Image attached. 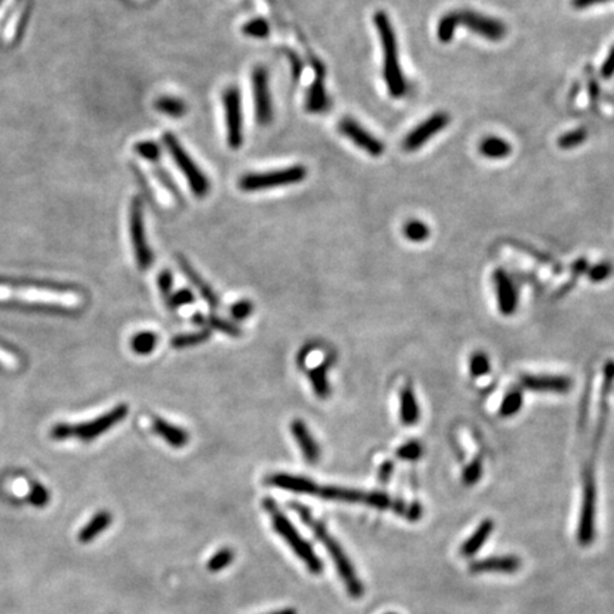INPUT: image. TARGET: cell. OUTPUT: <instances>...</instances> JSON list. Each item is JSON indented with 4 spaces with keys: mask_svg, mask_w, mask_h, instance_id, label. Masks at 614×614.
Instances as JSON below:
<instances>
[{
    "mask_svg": "<svg viewBox=\"0 0 614 614\" xmlns=\"http://www.w3.org/2000/svg\"><path fill=\"white\" fill-rule=\"evenodd\" d=\"M292 508L299 513V516L302 518V521L313 531V533L316 535V538L324 545L326 551L330 553L337 573L342 578L349 595L354 599H359L364 595V588L354 570L353 563L350 562L349 556L346 555V552L343 551V548L339 545V542L329 533L327 528L320 522L316 521L313 518V515L310 513L309 509H306L302 505H292Z\"/></svg>",
    "mask_w": 614,
    "mask_h": 614,
    "instance_id": "cell-1",
    "label": "cell"
},
{
    "mask_svg": "<svg viewBox=\"0 0 614 614\" xmlns=\"http://www.w3.org/2000/svg\"><path fill=\"white\" fill-rule=\"evenodd\" d=\"M374 26L379 31L382 50H383V74L389 93L394 98H401L407 93V83L400 64V50L394 27L389 14L383 10L377 11L373 17Z\"/></svg>",
    "mask_w": 614,
    "mask_h": 614,
    "instance_id": "cell-2",
    "label": "cell"
},
{
    "mask_svg": "<svg viewBox=\"0 0 614 614\" xmlns=\"http://www.w3.org/2000/svg\"><path fill=\"white\" fill-rule=\"evenodd\" d=\"M263 506L266 512L270 515L272 526L275 531L289 543L292 551L299 556V559L307 566L309 572L313 575H320L323 572V563L312 549L310 543H307L300 533L296 531V528L292 525V522L280 512L277 505L272 499H266L263 502Z\"/></svg>",
    "mask_w": 614,
    "mask_h": 614,
    "instance_id": "cell-3",
    "label": "cell"
},
{
    "mask_svg": "<svg viewBox=\"0 0 614 614\" xmlns=\"http://www.w3.org/2000/svg\"><path fill=\"white\" fill-rule=\"evenodd\" d=\"M128 415V407L126 404H120L104 415L97 416L93 421L83 422L78 425L70 424H57L51 429V436L54 439H67V438H80L81 441H93L97 436L106 434L114 425L120 424Z\"/></svg>",
    "mask_w": 614,
    "mask_h": 614,
    "instance_id": "cell-4",
    "label": "cell"
},
{
    "mask_svg": "<svg viewBox=\"0 0 614 614\" xmlns=\"http://www.w3.org/2000/svg\"><path fill=\"white\" fill-rule=\"evenodd\" d=\"M163 141L174 163L177 164L178 170L185 177L193 194L198 198H205L210 190V184L203 170L197 165V163L185 151V148L181 145V143L173 133H165Z\"/></svg>",
    "mask_w": 614,
    "mask_h": 614,
    "instance_id": "cell-5",
    "label": "cell"
},
{
    "mask_svg": "<svg viewBox=\"0 0 614 614\" xmlns=\"http://www.w3.org/2000/svg\"><path fill=\"white\" fill-rule=\"evenodd\" d=\"M306 177H307L306 167L292 165L287 168L269 171V173L246 174L239 180L237 187L245 193H256V191L296 185L305 181Z\"/></svg>",
    "mask_w": 614,
    "mask_h": 614,
    "instance_id": "cell-6",
    "label": "cell"
},
{
    "mask_svg": "<svg viewBox=\"0 0 614 614\" xmlns=\"http://www.w3.org/2000/svg\"><path fill=\"white\" fill-rule=\"evenodd\" d=\"M225 123H226V141L232 150H239L243 144V110L240 90L235 86L227 87L222 96Z\"/></svg>",
    "mask_w": 614,
    "mask_h": 614,
    "instance_id": "cell-7",
    "label": "cell"
},
{
    "mask_svg": "<svg viewBox=\"0 0 614 614\" xmlns=\"http://www.w3.org/2000/svg\"><path fill=\"white\" fill-rule=\"evenodd\" d=\"M130 236L135 255L137 265L141 270H147L153 266L154 255L147 240L145 226H144V210L143 204L138 198L133 200L130 208Z\"/></svg>",
    "mask_w": 614,
    "mask_h": 614,
    "instance_id": "cell-8",
    "label": "cell"
},
{
    "mask_svg": "<svg viewBox=\"0 0 614 614\" xmlns=\"http://www.w3.org/2000/svg\"><path fill=\"white\" fill-rule=\"evenodd\" d=\"M596 533V485L593 475L586 474L585 489H583V503L580 512V522L578 529L579 543L583 546L590 545L595 541Z\"/></svg>",
    "mask_w": 614,
    "mask_h": 614,
    "instance_id": "cell-9",
    "label": "cell"
},
{
    "mask_svg": "<svg viewBox=\"0 0 614 614\" xmlns=\"http://www.w3.org/2000/svg\"><path fill=\"white\" fill-rule=\"evenodd\" d=\"M456 17L459 26H465L472 33L486 40L499 41L506 34V27L501 20L485 16L482 13L474 10H458Z\"/></svg>",
    "mask_w": 614,
    "mask_h": 614,
    "instance_id": "cell-10",
    "label": "cell"
},
{
    "mask_svg": "<svg viewBox=\"0 0 614 614\" xmlns=\"http://www.w3.org/2000/svg\"><path fill=\"white\" fill-rule=\"evenodd\" d=\"M252 88L256 121L259 126L266 127L273 120V106L269 90V73L265 67L259 66L252 71Z\"/></svg>",
    "mask_w": 614,
    "mask_h": 614,
    "instance_id": "cell-11",
    "label": "cell"
},
{
    "mask_svg": "<svg viewBox=\"0 0 614 614\" xmlns=\"http://www.w3.org/2000/svg\"><path fill=\"white\" fill-rule=\"evenodd\" d=\"M337 130L342 135H344L347 140H350L354 145H357L360 150L366 151L372 157H380L384 153V144L376 138L372 133H369L364 127H362L356 120L353 118H343Z\"/></svg>",
    "mask_w": 614,
    "mask_h": 614,
    "instance_id": "cell-12",
    "label": "cell"
},
{
    "mask_svg": "<svg viewBox=\"0 0 614 614\" xmlns=\"http://www.w3.org/2000/svg\"><path fill=\"white\" fill-rule=\"evenodd\" d=\"M449 123V117L446 113H435L416 126L409 135L404 138L403 147L406 151H416L422 145H425L434 135L441 133Z\"/></svg>",
    "mask_w": 614,
    "mask_h": 614,
    "instance_id": "cell-13",
    "label": "cell"
},
{
    "mask_svg": "<svg viewBox=\"0 0 614 614\" xmlns=\"http://www.w3.org/2000/svg\"><path fill=\"white\" fill-rule=\"evenodd\" d=\"M495 287H496V297H498V306L502 314L509 316L516 312L518 307V292L511 280V277L506 275L505 270H496L495 272Z\"/></svg>",
    "mask_w": 614,
    "mask_h": 614,
    "instance_id": "cell-14",
    "label": "cell"
},
{
    "mask_svg": "<svg viewBox=\"0 0 614 614\" xmlns=\"http://www.w3.org/2000/svg\"><path fill=\"white\" fill-rule=\"evenodd\" d=\"M267 482L279 489L289 491L293 493H303V495H317L320 488V485H317L310 478L285 474V472H279L269 476Z\"/></svg>",
    "mask_w": 614,
    "mask_h": 614,
    "instance_id": "cell-15",
    "label": "cell"
},
{
    "mask_svg": "<svg viewBox=\"0 0 614 614\" xmlns=\"http://www.w3.org/2000/svg\"><path fill=\"white\" fill-rule=\"evenodd\" d=\"M290 431L303 454V458L309 464H316L320 459L322 451L319 444L310 434V429L307 428V425L302 419H293L290 424Z\"/></svg>",
    "mask_w": 614,
    "mask_h": 614,
    "instance_id": "cell-16",
    "label": "cell"
},
{
    "mask_svg": "<svg viewBox=\"0 0 614 614\" xmlns=\"http://www.w3.org/2000/svg\"><path fill=\"white\" fill-rule=\"evenodd\" d=\"M521 565L522 562L516 556H493L472 562L469 569L472 573H515Z\"/></svg>",
    "mask_w": 614,
    "mask_h": 614,
    "instance_id": "cell-17",
    "label": "cell"
},
{
    "mask_svg": "<svg viewBox=\"0 0 614 614\" xmlns=\"http://www.w3.org/2000/svg\"><path fill=\"white\" fill-rule=\"evenodd\" d=\"M522 384L532 392L542 393H568L570 390L572 382L566 377L553 376H525L522 377Z\"/></svg>",
    "mask_w": 614,
    "mask_h": 614,
    "instance_id": "cell-18",
    "label": "cell"
},
{
    "mask_svg": "<svg viewBox=\"0 0 614 614\" xmlns=\"http://www.w3.org/2000/svg\"><path fill=\"white\" fill-rule=\"evenodd\" d=\"M153 429L173 448H184L190 441V435L184 428H180L160 416L153 419Z\"/></svg>",
    "mask_w": 614,
    "mask_h": 614,
    "instance_id": "cell-19",
    "label": "cell"
},
{
    "mask_svg": "<svg viewBox=\"0 0 614 614\" xmlns=\"http://www.w3.org/2000/svg\"><path fill=\"white\" fill-rule=\"evenodd\" d=\"M178 265H180L183 273L185 275V277L200 292V295L203 296V299L209 305V307L218 309L219 307V299H218L216 293L212 290V287L201 277V275L191 266V263L185 257L178 256Z\"/></svg>",
    "mask_w": 614,
    "mask_h": 614,
    "instance_id": "cell-20",
    "label": "cell"
},
{
    "mask_svg": "<svg viewBox=\"0 0 614 614\" xmlns=\"http://www.w3.org/2000/svg\"><path fill=\"white\" fill-rule=\"evenodd\" d=\"M317 496L326 501H334V502L366 503L367 492L352 489V488H342V486H320Z\"/></svg>",
    "mask_w": 614,
    "mask_h": 614,
    "instance_id": "cell-21",
    "label": "cell"
},
{
    "mask_svg": "<svg viewBox=\"0 0 614 614\" xmlns=\"http://www.w3.org/2000/svg\"><path fill=\"white\" fill-rule=\"evenodd\" d=\"M193 323L198 324L204 329H208L209 332L215 330V332H219V333L226 334L229 337H240L242 336V330L235 323L225 320V319L215 316V314L204 316L203 313H197L193 316Z\"/></svg>",
    "mask_w": 614,
    "mask_h": 614,
    "instance_id": "cell-22",
    "label": "cell"
},
{
    "mask_svg": "<svg viewBox=\"0 0 614 614\" xmlns=\"http://www.w3.org/2000/svg\"><path fill=\"white\" fill-rule=\"evenodd\" d=\"M329 108V98L326 94L324 83H323V74L322 71L316 74V78L313 84L310 86L306 97V110L309 113H323Z\"/></svg>",
    "mask_w": 614,
    "mask_h": 614,
    "instance_id": "cell-23",
    "label": "cell"
},
{
    "mask_svg": "<svg viewBox=\"0 0 614 614\" xmlns=\"http://www.w3.org/2000/svg\"><path fill=\"white\" fill-rule=\"evenodd\" d=\"M492 532H493V521L492 519L483 521L475 529V532L471 535V538L462 543L461 553L465 558H471L475 553H478L479 549L483 546V543L489 539V536L492 535Z\"/></svg>",
    "mask_w": 614,
    "mask_h": 614,
    "instance_id": "cell-24",
    "label": "cell"
},
{
    "mask_svg": "<svg viewBox=\"0 0 614 614\" xmlns=\"http://www.w3.org/2000/svg\"><path fill=\"white\" fill-rule=\"evenodd\" d=\"M113 516L108 511H100L96 516L78 532V542L90 543L111 525Z\"/></svg>",
    "mask_w": 614,
    "mask_h": 614,
    "instance_id": "cell-25",
    "label": "cell"
},
{
    "mask_svg": "<svg viewBox=\"0 0 614 614\" xmlns=\"http://www.w3.org/2000/svg\"><path fill=\"white\" fill-rule=\"evenodd\" d=\"M329 367V360H324L322 364L309 372V380L312 383L313 392L320 400H326L330 396V383L327 376Z\"/></svg>",
    "mask_w": 614,
    "mask_h": 614,
    "instance_id": "cell-26",
    "label": "cell"
},
{
    "mask_svg": "<svg viewBox=\"0 0 614 614\" xmlns=\"http://www.w3.org/2000/svg\"><path fill=\"white\" fill-rule=\"evenodd\" d=\"M479 151L483 157L491 160H502L506 158L512 153V147L509 143L499 137H486L479 144Z\"/></svg>",
    "mask_w": 614,
    "mask_h": 614,
    "instance_id": "cell-27",
    "label": "cell"
},
{
    "mask_svg": "<svg viewBox=\"0 0 614 614\" xmlns=\"http://www.w3.org/2000/svg\"><path fill=\"white\" fill-rule=\"evenodd\" d=\"M400 416L404 425H414L419 419V409L411 386H406L400 399Z\"/></svg>",
    "mask_w": 614,
    "mask_h": 614,
    "instance_id": "cell-28",
    "label": "cell"
},
{
    "mask_svg": "<svg viewBox=\"0 0 614 614\" xmlns=\"http://www.w3.org/2000/svg\"><path fill=\"white\" fill-rule=\"evenodd\" d=\"M14 295L13 297H17V299H24V300H39V302H53V303H57V302H60V303H67L70 299H67L64 295H60V293H54V292H46V290H26V289H23V290H19L17 293H14V292H11V290H7V289H3V287H0V297L3 296V295Z\"/></svg>",
    "mask_w": 614,
    "mask_h": 614,
    "instance_id": "cell-29",
    "label": "cell"
},
{
    "mask_svg": "<svg viewBox=\"0 0 614 614\" xmlns=\"http://www.w3.org/2000/svg\"><path fill=\"white\" fill-rule=\"evenodd\" d=\"M155 110L161 114L171 117V118H181L187 114V104L184 100L173 97V96H163L160 97L155 104Z\"/></svg>",
    "mask_w": 614,
    "mask_h": 614,
    "instance_id": "cell-30",
    "label": "cell"
},
{
    "mask_svg": "<svg viewBox=\"0 0 614 614\" xmlns=\"http://www.w3.org/2000/svg\"><path fill=\"white\" fill-rule=\"evenodd\" d=\"M210 337V332L208 329L200 330V332H194V333H185V334H178L171 340V347L177 349V350H183V349H190V347H195L200 344H204Z\"/></svg>",
    "mask_w": 614,
    "mask_h": 614,
    "instance_id": "cell-31",
    "label": "cell"
},
{
    "mask_svg": "<svg viewBox=\"0 0 614 614\" xmlns=\"http://www.w3.org/2000/svg\"><path fill=\"white\" fill-rule=\"evenodd\" d=\"M158 337L153 332H141L131 339V349L138 356H150L157 347Z\"/></svg>",
    "mask_w": 614,
    "mask_h": 614,
    "instance_id": "cell-32",
    "label": "cell"
},
{
    "mask_svg": "<svg viewBox=\"0 0 614 614\" xmlns=\"http://www.w3.org/2000/svg\"><path fill=\"white\" fill-rule=\"evenodd\" d=\"M458 26L459 24H458L456 11H449L445 16H442L436 27L438 40L442 43H449L454 39L455 30L458 29Z\"/></svg>",
    "mask_w": 614,
    "mask_h": 614,
    "instance_id": "cell-33",
    "label": "cell"
},
{
    "mask_svg": "<svg viewBox=\"0 0 614 614\" xmlns=\"http://www.w3.org/2000/svg\"><path fill=\"white\" fill-rule=\"evenodd\" d=\"M523 406V396L519 390H513L511 393H508L499 407V415L501 416H512L515 414H518Z\"/></svg>",
    "mask_w": 614,
    "mask_h": 614,
    "instance_id": "cell-34",
    "label": "cell"
},
{
    "mask_svg": "<svg viewBox=\"0 0 614 614\" xmlns=\"http://www.w3.org/2000/svg\"><path fill=\"white\" fill-rule=\"evenodd\" d=\"M242 31L247 37L265 39L270 33V26H269V23L265 19L256 17V19H252L247 23H245L243 27H242Z\"/></svg>",
    "mask_w": 614,
    "mask_h": 614,
    "instance_id": "cell-35",
    "label": "cell"
},
{
    "mask_svg": "<svg viewBox=\"0 0 614 614\" xmlns=\"http://www.w3.org/2000/svg\"><path fill=\"white\" fill-rule=\"evenodd\" d=\"M586 138H588V131H586L585 128H576V130H572V131L565 133V134L559 138L558 144H559V147H561V148H563V150H572V148H575V147L582 145V144L586 141Z\"/></svg>",
    "mask_w": 614,
    "mask_h": 614,
    "instance_id": "cell-36",
    "label": "cell"
},
{
    "mask_svg": "<svg viewBox=\"0 0 614 614\" xmlns=\"http://www.w3.org/2000/svg\"><path fill=\"white\" fill-rule=\"evenodd\" d=\"M404 235L411 242H424L429 236V229L421 220H409L404 225Z\"/></svg>",
    "mask_w": 614,
    "mask_h": 614,
    "instance_id": "cell-37",
    "label": "cell"
},
{
    "mask_svg": "<svg viewBox=\"0 0 614 614\" xmlns=\"http://www.w3.org/2000/svg\"><path fill=\"white\" fill-rule=\"evenodd\" d=\"M233 558H235V553H233V551H232V549L225 548V549L219 551V552H218V553H215V555L210 558V561L208 562V569H209V572L215 573V572H220V570H223L226 566H229V565L233 562Z\"/></svg>",
    "mask_w": 614,
    "mask_h": 614,
    "instance_id": "cell-38",
    "label": "cell"
},
{
    "mask_svg": "<svg viewBox=\"0 0 614 614\" xmlns=\"http://www.w3.org/2000/svg\"><path fill=\"white\" fill-rule=\"evenodd\" d=\"M134 151L147 161H157L161 157V150L154 141H141L135 144Z\"/></svg>",
    "mask_w": 614,
    "mask_h": 614,
    "instance_id": "cell-39",
    "label": "cell"
},
{
    "mask_svg": "<svg viewBox=\"0 0 614 614\" xmlns=\"http://www.w3.org/2000/svg\"><path fill=\"white\" fill-rule=\"evenodd\" d=\"M194 300H195V297H194L191 290L181 289V290H178L170 296V299L167 300V305H168L170 310H175V309H180L183 306L191 305Z\"/></svg>",
    "mask_w": 614,
    "mask_h": 614,
    "instance_id": "cell-40",
    "label": "cell"
},
{
    "mask_svg": "<svg viewBox=\"0 0 614 614\" xmlns=\"http://www.w3.org/2000/svg\"><path fill=\"white\" fill-rule=\"evenodd\" d=\"M491 372V362L483 353H476L471 359V373L474 377H482Z\"/></svg>",
    "mask_w": 614,
    "mask_h": 614,
    "instance_id": "cell-41",
    "label": "cell"
},
{
    "mask_svg": "<svg viewBox=\"0 0 614 614\" xmlns=\"http://www.w3.org/2000/svg\"><path fill=\"white\" fill-rule=\"evenodd\" d=\"M366 505H370L373 508H379V509H387V508H393L394 501L384 492H367L366 496Z\"/></svg>",
    "mask_w": 614,
    "mask_h": 614,
    "instance_id": "cell-42",
    "label": "cell"
},
{
    "mask_svg": "<svg viewBox=\"0 0 614 614\" xmlns=\"http://www.w3.org/2000/svg\"><path fill=\"white\" fill-rule=\"evenodd\" d=\"M253 313V303L249 300H239L232 305L230 307V316L232 319L242 322L246 317H249Z\"/></svg>",
    "mask_w": 614,
    "mask_h": 614,
    "instance_id": "cell-43",
    "label": "cell"
},
{
    "mask_svg": "<svg viewBox=\"0 0 614 614\" xmlns=\"http://www.w3.org/2000/svg\"><path fill=\"white\" fill-rule=\"evenodd\" d=\"M48 492L46 488H43L39 483H34L30 489V495H29V501L31 505H34L36 508H44L48 503Z\"/></svg>",
    "mask_w": 614,
    "mask_h": 614,
    "instance_id": "cell-44",
    "label": "cell"
},
{
    "mask_svg": "<svg viewBox=\"0 0 614 614\" xmlns=\"http://www.w3.org/2000/svg\"><path fill=\"white\" fill-rule=\"evenodd\" d=\"M397 455L406 461H415L422 455V446L416 441H409L397 449Z\"/></svg>",
    "mask_w": 614,
    "mask_h": 614,
    "instance_id": "cell-45",
    "label": "cell"
},
{
    "mask_svg": "<svg viewBox=\"0 0 614 614\" xmlns=\"http://www.w3.org/2000/svg\"><path fill=\"white\" fill-rule=\"evenodd\" d=\"M482 475V464L479 459L471 462L464 471V482L466 485H474L481 479Z\"/></svg>",
    "mask_w": 614,
    "mask_h": 614,
    "instance_id": "cell-46",
    "label": "cell"
},
{
    "mask_svg": "<svg viewBox=\"0 0 614 614\" xmlns=\"http://www.w3.org/2000/svg\"><path fill=\"white\" fill-rule=\"evenodd\" d=\"M173 275L170 270H163L158 276V289L161 292V295L164 296L165 302L170 299V296L173 295Z\"/></svg>",
    "mask_w": 614,
    "mask_h": 614,
    "instance_id": "cell-47",
    "label": "cell"
},
{
    "mask_svg": "<svg viewBox=\"0 0 614 614\" xmlns=\"http://www.w3.org/2000/svg\"><path fill=\"white\" fill-rule=\"evenodd\" d=\"M612 272H613V266L610 263H608V262H603V263H599V265H596V266L592 267V270L589 273V277L593 282H603V280H606L612 275Z\"/></svg>",
    "mask_w": 614,
    "mask_h": 614,
    "instance_id": "cell-48",
    "label": "cell"
},
{
    "mask_svg": "<svg viewBox=\"0 0 614 614\" xmlns=\"http://www.w3.org/2000/svg\"><path fill=\"white\" fill-rule=\"evenodd\" d=\"M602 76L605 78H610L612 76H614V47L612 48L610 54L608 56L606 61L602 66Z\"/></svg>",
    "mask_w": 614,
    "mask_h": 614,
    "instance_id": "cell-49",
    "label": "cell"
},
{
    "mask_svg": "<svg viewBox=\"0 0 614 614\" xmlns=\"http://www.w3.org/2000/svg\"><path fill=\"white\" fill-rule=\"evenodd\" d=\"M393 469H394V464H393L392 461H387V462H384V464L382 465V468H380V471H379V476H380V481H382L383 483H387V482L390 481V476H392V474H393Z\"/></svg>",
    "mask_w": 614,
    "mask_h": 614,
    "instance_id": "cell-50",
    "label": "cell"
},
{
    "mask_svg": "<svg viewBox=\"0 0 614 614\" xmlns=\"http://www.w3.org/2000/svg\"><path fill=\"white\" fill-rule=\"evenodd\" d=\"M608 1H613V0H572V4L576 9H588V7L598 6L602 3H608Z\"/></svg>",
    "mask_w": 614,
    "mask_h": 614,
    "instance_id": "cell-51",
    "label": "cell"
},
{
    "mask_svg": "<svg viewBox=\"0 0 614 614\" xmlns=\"http://www.w3.org/2000/svg\"><path fill=\"white\" fill-rule=\"evenodd\" d=\"M422 509H421V506L419 505H411L409 508H407V511H406V518L409 519V521H416V519H419V516L422 515V512H421Z\"/></svg>",
    "mask_w": 614,
    "mask_h": 614,
    "instance_id": "cell-52",
    "label": "cell"
},
{
    "mask_svg": "<svg viewBox=\"0 0 614 614\" xmlns=\"http://www.w3.org/2000/svg\"><path fill=\"white\" fill-rule=\"evenodd\" d=\"M267 614H297V612L295 609H282V610H276V612Z\"/></svg>",
    "mask_w": 614,
    "mask_h": 614,
    "instance_id": "cell-53",
    "label": "cell"
},
{
    "mask_svg": "<svg viewBox=\"0 0 614 614\" xmlns=\"http://www.w3.org/2000/svg\"><path fill=\"white\" fill-rule=\"evenodd\" d=\"M389 614H396V613H389Z\"/></svg>",
    "mask_w": 614,
    "mask_h": 614,
    "instance_id": "cell-54",
    "label": "cell"
}]
</instances>
